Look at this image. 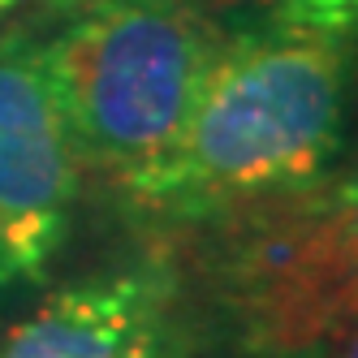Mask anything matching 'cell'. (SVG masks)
Masks as SVG:
<instances>
[{
  "label": "cell",
  "mask_w": 358,
  "mask_h": 358,
  "mask_svg": "<svg viewBox=\"0 0 358 358\" xmlns=\"http://www.w3.org/2000/svg\"><path fill=\"white\" fill-rule=\"evenodd\" d=\"M78 156L27 35H0V294L39 280L73 229Z\"/></svg>",
  "instance_id": "4"
},
{
  "label": "cell",
  "mask_w": 358,
  "mask_h": 358,
  "mask_svg": "<svg viewBox=\"0 0 358 358\" xmlns=\"http://www.w3.org/2000/svg\"><path fill=\"white\" fill-rule=\"evenodd\" d=\"M298 358H358V320L341 324L337 332H328L320 345H311V350L298 354Z\"/></svg>",
  "instance_id": "6"
},
{
  "label": "cell",
  "mask_w": 358,
  "mask_h": 358,
  "mask_svg": "<svg viewBox=\"0 0 358 358\" xmlns=\"http://www.w3.org/2000/svg\"><path fill=\"white\" fill-rule=\"evenodd\" d=\"M212 229V289L255 354L298 358L358 320V169L234 208Z\"/></svg>",
  "instance_id": "3"
},
{
  "label": "cell",
  "mask_w": 358,
  "mask_h": 358,
  "mask_svg": "<svg viewBox=\"0 0 358 358\" xmlns=\"http://www.w3.org/2000/svg\"><path fill=\"white\" fill-rule=\"evenodd\" d=\"M65 5H73V0H65Z\"/></svg>",
  "instance_id": "8"
},
{
  "label": "cell",
  "mask_w": 358,
  "mask_h": 358,
  "mask_svg": "<svg viewBox=\"0 0 358 358\" xmlns=\"http://www.w3.org/2000/svg\"><path fill=\"white\" fill-rule=\"evenodd\" d=\"M358 0H280L220 39L199 99L156 164L121 182L130 208L208 224L332 173L345 143Z\"/></svg>",
  "instance_id": "1"
},
{
  "label": "cell",
  "mask_w": 358,
  "mask_h": 358,
  "mask_svg": "<svg viewBox=\"0 0 358 358\" xmlns=\"http://www.w3.org/2000/svg\"><path fill=\"white\" fill-rule=\"evenodd\" d=\"M177 280L160 264L73 280L5 332L0 358H177Z\"/></svg>",
  "instance_id": "5"
},
{
  "label": "cell",
  "mask_w": 358,
  "mask_h": 358,
  "mask_svg": "<svg viewBox=\"0 0 358 358\" xmlns=\"http://www.w3.org/2000/svg\"><path fill=\"white\" fill-rule=\"evenodd\" d=\"M224 31L194 0H73L39 43L78 164L130 182L186 125Z\"/></svg>",
  "instance_id": "2"
},
{
  "label": "cell",
  "mask_w": 358,
  "mask_h": 358,
  "mask_svg": "<svg viewBox=\"0 0 358 358\" xmlns=\"http://www.w3.org/2000/svg\"><path fill=\"white\" fill-rule=\"evenodd\" d=\"M13 9H17V0H0V22H5V17H9Z\"/></svg>",
  "instance_id": "7"
}]
</instances>
